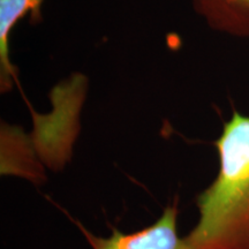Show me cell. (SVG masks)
Wrapping results in <instances>:
<instances>
[{"label":"cell","mask_w":249,"mask_h":249,"mask_svg":"<svg viewBox=\"0 0 249 249\" xmlns=\"http://www.w3.org/2000/svg\"><path fill=\"white\" fill-rule=\"evenodd\" d=\"M214 145L219 169L186 238L193 249H249V116L233 108Z\"/></svg>","instance_id":"6da1fadb"},{"label":"cell","mask_w":249,"mask_h":249,"mask_svg":"<svg viewBox=\"0 0 249 249\" xmlns=\"http://www.w3.org/2000/svg\"><path fill=\"white\" fill-rule=\"evenodd\" d=\"M178 203L166 207L154 224L134 233L114 229L108 238L96 236L80 226L92 249H193L187 238H180L177 230Z\"/></svg>","instance_id":"7a4b0ae2"},{"label":"cell","mask_w":249,"mask_h":249,"mask_svg":"<svg viewBox=\"0 0 249 249\" xmlns=\"http://www.w3.org/2000/svg\"><path fill=\"white\" fill-rule=\"evenodd\" d=\"M44 0H0V89L7 92L13 88L17 71L9 58V35L18 21L30 15L33 23L42 21Z\"/></svg>","instance_id":"3957f363"},{"label":"cell","mask_w":249,"mask_h":249,"mask_svg":"<svg viewBox=\"0 0 249 249\" xmlns=\"http://www.w3.org/2000/svg\"><path fill=\"white\" fill-rule=\"evenodd\" d=\"M191 2L211 29L249 38V0H191Z\"/></svg>","instance_id":"277c9868"}]
</instances>
